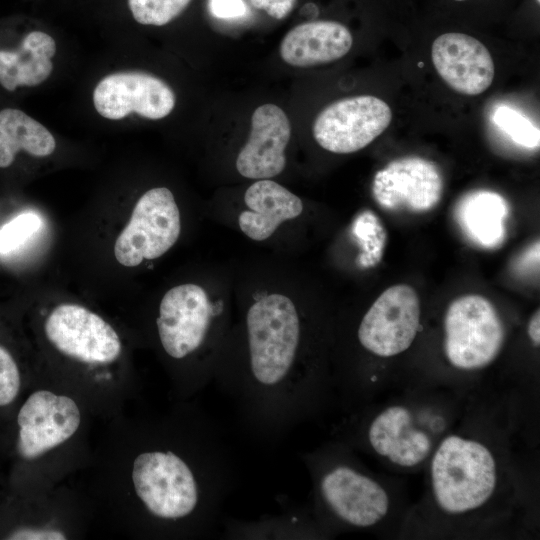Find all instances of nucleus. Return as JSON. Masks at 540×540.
I'll return each instance as SVG.
<instances>
[{
	"mask_svg": "<svg viewBox=\"0 0 540 540\" xmlns=\"http://www.w3.org/2000/svg\"><path fill=\"white\" fill-rule=\"evenodd\" d=\"M313 482L312 515L325 532L330 527L367 529L388 514L385 488L361 470L340 445L304 453Z\"/></svg>",
	"mask_w": 540,
	"mask_h": 540,
	"instance_id": "1",
	"label": "nucleus"
},
{
	"mask_svg": "<svg viewBox=\"0 0 540 540\" xmlns=\"http://www.w3.org/2000/svg\"><path fill=\"white\" fill-rule=\"evenodd\" d=\"M155 324L165 355L191 364L194 391L213 380L227 334L223 311L203 287L184 283L170 288L160 301Z\"/></svg>",
	"mask_w": 540,
	"mask_h": 540,
	"instance_id": "2",
	"label": "nucleus"
},
{
	"mask_svg": "<svg viewBox=\"0 0 540 540\" xmlns=\"http://www.w3.org/2000/svg\"><path fill=\"white\" fill-rule=\"evenodd\" d=\"M497 463L482 442L451 434L433 451L430 482L437 507L448 515L478 510L493 496Z\"/></svg>",
	"mask_w": 540,
	"mask_h": 540,
	"instance_id": "3",
	"label": "nucleus"
},
{
	"mask_svg": "<svg viewBox=\"0 0 540 540\" xmlns=\"http://www.w3.org/2000/svg\"><path fill=\"white\" fill-rule=\"evenodd\" d=\"M444 352L460 370L488 366L501 351L505 339L503 322L493 304L480 295L455 299L444 319Z\"/></svg>",
	"mask_w": 540,
	"mask_h": 540,
	"instance_id": "4",
	"label": "nucleus"
},
{
	"mask_svg": "<svg viewBox=\"0 0 540 540\" xmlns=\"http://www.w3.org/2000/svg\"><path fill=\"white\" fill-rule=\"evenodd\" d=\"M181 232V217L173 193L166 187L147 190L135 203L130 219L114 243V256L125 267H136L167 253Z\"/></svg>",
	"mask_w": 540,
	"mask_h": 540,
	"instance_id": "5",
	"label": "nucleus"
},
{
	"mask_svg": "<svg viewBox=\"0 0 540 540\" xmlns=\"http://www.w3.org/2000/svg\"><path fill=\"white\" fill-rule=\"evenodd\" d=\"M421 308L416 291L407 284L386 289L363 315L356 338L362 349L389 358L406 351L420 328Z\"/></svg>",
	"mask_w": 540,
	"mask_h": 540,
	"instance_id": "6",
	"label": "nucleus"
},
{
	"mask_svg": "<svg viewBox=\"0 0 540 540\" xmlns=\"http://www.w3.org/2000/svg\"><path fill=\"white\" fill-rule=\"evenodd\" d=\"M44 331L61 354L90 365L115 362L122 343L115 329L100 315L74 303H62L48 314Z\"/></svg>",
	"mask_w": 540,
	"mask_h": 540,
	"instance_id": "7",
	"label": "nucleus"
},
{
	"mask_svg": "<svg viewBox=\"0 0 540 540\" xmlns=\"http://www.w3.org/2000/svg\"><path fill=\"white\" fill-rule=\"evenodd\" d=\"M391 120V109L384 100L370 95L348 97L331 103L318 114L313 136L329 152L354 153L381 135Z\"/></svg>",
	"mask_w": 540,
	"mask_h": 540,
	"instance_id": "8",
	"label": "nucleus"
},
{
	"mask_svg": "<svg viewBox=\"0 0 540 540\" xmlns=\"http://www.w3.org/2000/svg\"><path fill=\"white\" fill-rule=\"evenodd\" d=\"M176 96L161 78L143 71H120L102 78L93 91V104L102 117L120 120L135 112L158 120L174 109Z\"/></svg>",
	"mask_w": 540,
	"mask_h": 540,
	"instance_id": "9",
	"label": "nucleus"
},
{
	"mask_svg": "<svg viewBox=\"0 0 540 540\" xmlns=\"http://www.w3.org/2000/svg\"><path fill=\"white\" fill-rule=\"evenodd\" d=\"M17 423L18 452L33 460L70 439L80 426L81 412L72 398L38 390L21 406Z\"/></svg>",
	"mask_w": 540,
	"mask_h": 540,
	"instance_id": "10",
	"label": "nucleus"
},
{
	"mask_svg": "<svg viewBox=\"0 0 540 540\" xmlns=\"http://www.w3.org/2000/svg\"><path fill=\"white\" fill-rule=\"evenodd\" d=\"M439 167L421 157H403L391 161L373 179L375 201L387 210L426 212L433 209L443 194Z\"/></svg>",
	"mask_w": 540,
	"mask_h": 540,
	"instance_id": "11",
	"label": "nucleus"
},
{
	"mask_svg": "<svg viewBox=\"0 0 540 540\" xmlns=\"http://www.w3.org/2000/svg\"><path fill=\"white\" fill-rule=\"evenodd\" d=\"M431 58L439 76L457 93L479 95L493 82L495 67L491 54L471 35L460 32L439 35L433 41Z\"/></svg>",
	"mask_w": 540,
	"mask_h": 540,
	"instance_id": "12",
	"label": "nucleus"
},
{
	"mask_svg": "<svg viewBox=\"0 0 540 540\" xmlns=\"http://www.w3.org/2000/svg\"><path fill=\"white\" fill-rule=\"evenodd\" d=\"M364 438L377 455L404 468L419 465L433 450L430 432L416 424L411 410L403 405L374 415L364 427Z\"/></svg>",
	"mask_w": 540,
	"mask_h": 540,
	"instance_id": "13",
	"label": "nucleus"
},
{
	"mask_svg": "<svg viewBox=\"0 0 540 540\" xmlns=\"http://www.w3.org/2000/svg\"><path fill=\"white\" fill-rule=\"evenodd\" d=\"M291 137V124L277 105L264 104L251 117L247 142L237 155L236 168L248 179H270L286 166L285 150Z\"/></svg>",
	"mask_w": 540,
	"mask_h": 540,
	"instance_id": "14",
	"label": "nucleus"
},
{
	"mask_svg": "<svg viewBox=\"0 0 540 540\" xmlns=\"http://www.w3.org/2000/svg\"><path fill=\"white\" fill-rule=\"evenodd\" d=\"M350 30L340 22L317 20L301 23L282 39V60L295 67H310L336 61L352 47Z\"/></svg>",
	"mask_w": 540,
	"mask_h": 540,
	"instance_id": "15",
	"label": "nucleus"
},
{
	"mask_svg": "<svg viewBox=\"0 0 540 540\" xmlns=\"http://www.w3.org/2000/svg\"><path fill=\"white\" fill-rule=\"evenodd\" d=\"M247 210L240 213V230L254 241L270 238L284 222L303 212L302 200L284 186L270 179L251 184L244 196Z\"/></svg>",
	"mask_w": 540,
	"mask_h": 540,
	"instance_id": "16",
	"label": "nucleus"
},
{
	"mask_svg": "<svg viewBox=\"0 0 540 540\" xmlns=\"http://www.w3.org/2000/svg\"><path fill=\"white\" fill-rule=\"evenodd\" d=\"M56 42L46 32L26 33L15 48H0V85L15 91L43 83L53 71Z\"/></svg>",
	"mask_w": 540,
	"mask_h": 540,
	"instance_id": "17",
	"label": "nucleus"
},
{
	"mask_svg": "<svg viewBox=\"0 0 540 540\" xmlns=\"http://www.w3.org/2000/svg\"><path fill=\"white\" fill-rule=\"evenodd\" d=\"M507 215L506 200L492 191L472 192L463 197L456 208V218L463 232L484 248H495L503 243Z\"/></svg>",
	"mask_w": 540,
	"mask_h": 540,
	"instance_id": "18",
	"label": "nucleus"
},
{
	"mask_svg": "<svg viewBox=\"0 0 540 540\" xmlns=\"http://www.w3.org/2000/svg\"><path fill=\"white\" fill-rule=\"evenodd\" d=\"M220 525L224 539H310L325 534L312 512L296 508L254 520L227 517L220 521Z\"/></svg>",
	"mask_w": 540,
	"mask_h": 540,
	"instance_id": "19",
	"label": "nucleus"
},
{
	"mask_svg": "<svg viewBox=\"0 0 540 540\" xmlns=\"http://www.w3.org/2000/svg\"><path fill=\"white\" fill-rule=\"evenodd\" d=\"M55 149L54 136L40 122L19 109L0 110V168L11 166L20 152L46 157Z\"/></svg>",
	"mask_w": 540,
	"mask_h": 540,
	"instance_id": "20",
	"label": "nucleus"
},
{
	"mask_svg": "<svg viewBox=\"0 0 540 540\" xmlns=\"http://www.w3.org/2000/svg\"><path fill=\"white\" fill-rule=\"evenodd\" d=\"M192 0H127L129 10L142 25L163 26L178 17Z\"/></svg>",
	"mask_w": 540,
	"mask_h": 540,
	"instance_id": "21",
	"label": "nucleus"
},
{
	"mask_svg": "<svg viewBox=\"0 0 540 540\" xmlns=\"http://www.w3.org/2000/svg\"><path fill=\"white\" fill-rule=\"evenodd\" d=\"M494 121L515 143L526 148L539 146V129L518 111L501 106L494 113Z\"/></svg>",
	"mask_w": 540,
	"mask_h": 540,
	"instance_id": "22",
	"label": "nucleus"
},
{
	"mask_svg": "<svg viewBox=\"0 0 540 540\" xmlns=\"http://www.w3.org/2000/svg\"><path fill=\"white\" fill-rule=\"evenodd\" d=\"M41 227V219L34 212L15 216L0 228V254L19 249Z\"/></svg>",
	"mask_w": 540,
	"mask_h": 540,
	"instance_id": "23",
	"label": "nucleus"
},
{
	"mask_svg": "<svg viewBox=\"0 0 540 540\" xmlns=\"http://www.w3.org/2000/svg\"><path fill=\"white\" fill-rule=\"evenodd\" d=\"M21 377L11 353L0 345V407L11 404L19 394Z\"/></svg>",
	"mask_w": 540,
	"mask_h": 540,
	"instance_id": "24",
	"label": "nucleus"
},
{
	"mask_svg": "<svg viewBox=\"0 0 540 540\" xmlns=\"http://www.w3.org/2000/svg\"><path fill=\"white\" fill-rule=\"evenodd\" d=\"M210 12L217 18H237L246 13L243 0H209Z\"/></svg>",
	"mask_w": 540,
	"mask_h": 540,
	"instance_id": "25",
	"label": "nucleus"
},
{
	"mask_svg": "<svg viewBox=\"0 0 540 540\" xmlns=\"http://www.w3.org/2000/svg\"><path fill=\"white\" fill-rule=\"evenodd\" d=\"M259 10H263L274 19L285 18L294 8L297 0H249Z\"/></svg>",
	"mask_w": 540,
	"mask_h": 540,
	"instance_id": "26",
	"label": "nucleus"
},
{
	"mask_svg": "<svg viewBox=\"0 0 540 540\" xmlns=\"http://www.w3.org/2000/svg\"><path fill=\"white\" fill-rule=\"evenodd\" d=\"M8 539L13 540H64L66 536L58 530L52 529H18L10 534Z\"/></svg>",
	"mask_w": 540,
	"mask_h": 540,
	"instance_id": "27",
	"label": "nucleus"
},
{
	"mask_svg": "<svg viewBox=\"0 0 540 540\" xmlns=\"http://www.w3.org/2000/svg\"><path fill=\"white\" fill-rule=\"evenodd\" d=\"M527 332L530 340L534 345L539 346L540 343V312L537 310L529 320Z\"/></svg>",
	"mask_w": 540,
	"mask_h": 540,
	"instance_id": "28",
	"label": "nucleus"
},
{
	"mask_svg": "<svg viewBox=\"0 0 540 540\" xmlns=\"http://www.w3.org/2000/svg\"><path fill=\"white\" fill-rule=\"evenodd\" d=\"M449 1L455 4H465V3L470 2L471 0H449Z\"/></svg>",
	"mask_w": 540,
	"mask_h": 540,
	"instance_id": "29",
	"label": "nucleus"
}]
</instances>
